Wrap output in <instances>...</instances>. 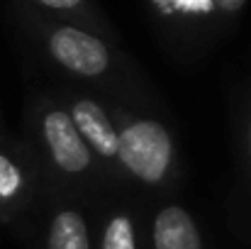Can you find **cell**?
Wrapping results in <instances>:
<instances>
[{"mask_svg": "<svg viewBox=\"0 0 251 249\" xmlns=\"http://www.w3.org/2000/svg\"><path fill=\"white\" fill-rule=\"evenodd\" d=\"M10 25H15L29 61L44 69L51 83H69L137 110L161 108L147 74L122 49L120 39L74 25L29 17L12 5Z\"/></svg>", "mask_w": 251, "mask_h": 249, "instance_id": "1", "label": "cell"}, {"mask_svg": "<svg viewBox=\"0 0 251 249\" xmlns=\"http://www.w3.org/2000/svg\"><path fill=\"white\" fill-rule=\"evenodd\" d=\"M22 144L39 166L49 195L81 200L115 191L49 88H37L27 98Z\"/></svg>", "mask_w": 251, "mask_h": 249, "instance_id": "2", "label": "cell"}, {"mask_svg": "<svg viewBox=\"0 0 251 249\" xmlns=\"http://www.w3.org/2000/svg\"><path fill=\"white\" fill-rule=\"evenodd\" d=\"M110 103V100H107ZM120 142V171L127 191L166 193L180 173L176 132L156 110L110 103Z\"/></svg>", "mask_w": 251, "mask_h": 249, "instance_id": "3", "label": "cell"}, {"mask_svg": "<svg viewBox=\"0 0 251 249\" xmlns=\"http://www.w3.org/2000/svg\"><path fill=\"white\" fill-rule=\"evenodd\" d=\"M142 10L168 49L190 61L234 32L249 0H147Z\"/></svg>", "mask_w": 251, "mask_h": 249, "instance_id": "4", "label": "cell"}, {"mask_svg": "<svg viewBox=\"0 0 251 249\" xmlns=\"http://www.w3.org/2000/svg\"><path fill=\"white\" fill-rule=\"evenodd\" d=\"M49 90L69 112L74 127L78 130L81 139L90 149L98 166L102 168V173L107 176L110 186L115 191H127L122 171H120V142H117V130L110 115V103L102 95H95L90 90L69 85V83H51Z\"/></svg>", "mask_w": 251, "mask_h": 249, "instance_id": "5", "label": "cell"}, {"mask_svg": "<svg viewBox=\"0 0 251 249\" xmlns=\"http://www.w3.org/2000/svg\"><path fill=\"white\" fill-rule=\"evenodd\" d=\"M49 188L22 139L0 137V222H17L39 210Z\"/></svg>", "mask_w": 251, "mask_h": 249, "instance_id": "6", "label": "cell"}, {"mask_svg": "<svg viewBox=\"0 0 251 249\" xmlns=\"http://www.w3.org/2000/svg\"><path fill=\"white\" fill-rule=\"evenodd\" d=\"M39 249H95L88 215L74 198L49 195L44 200Z\"/></svg>", "mask_w": 251, "mask_h": 249, "instance_id": "7", "label": "cell"}, {"mask_svg": "<svg viewBox=\"0 0 251 249\" xmlns=\"http://www.w3.org/2000/svg\"><path fill=\"white\" fill-rule=\"evenodd\" d=\"M12 7L29 17L74 25V27H83V29H90L102 37L120 39L112 22L107 20V15L93 0H15Z\"/></svg>", "mask_w": 251, "mask_h": 249, "instance_id": "8", "label": "cell"}, {"mask_svg": "<svg viewBox=\"0 0 251 249\" xmlns=\"http://www.w3.org/2000/svg\"><path fill=\"white\" fill-rule=\"evenodd\" d=\"M149 249H205L195 215L180 203H161L149 222Z\"/></svg>", "mask_w": 251, "mask_h": 249, "instance_id": "9", "label": "cell"}, {"mask_svg": "<svg viewBox=\"0 0 251 249\" xmlns=\"http://www.w3.org/2000/svg\"><path fill=\"white\" fill-rule=\"evenodd\" d=\"M95 249H142L139 218L132 208H107L100 218Z\"/></svg>", "mask_w": 251, "mask_h": 249, "instance_id": "10", "label": "cell"}, {"mask_svg": "<svg viewBox=\"0 0 251 249\" xmlns=\"http://www.w3.org/2000/svg\"><path fill=\"white\" fill-rule=\"evenodd\" d=\"M237 149L244 178L251 186V88L237 100Z\"/></svg>", "mask_w": 251, "mask_h": 249, "instance_id": "11", "label": "cell"}, {"mask_svg": "<svg viewBox=\"0 0 251 249\" xmlns=\"http://www.w3.org/2000/svg\"><path fill=\"white\" fill-rule=\"evenodd\" d=\"M0 137H5V130H2V117H0Z\"/></svg>", "mask_w": 251, "mask_h": 249, "instance_id": "12", "label": "cell"}]
</instances>
